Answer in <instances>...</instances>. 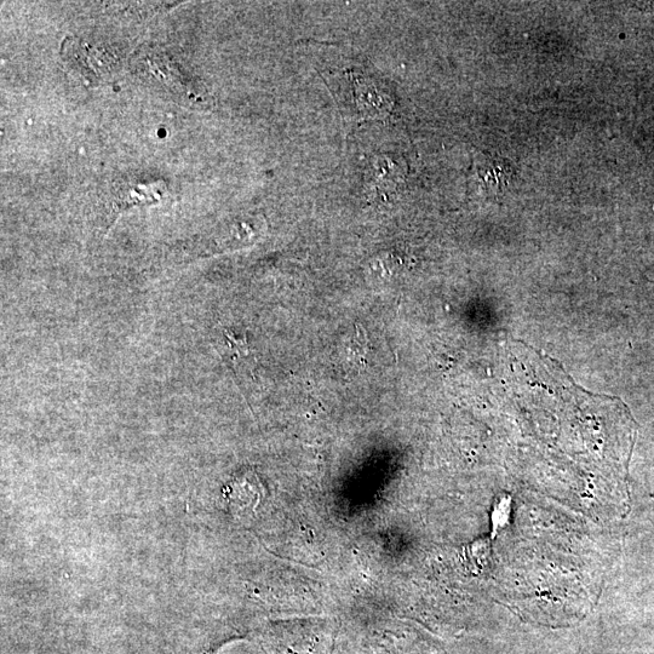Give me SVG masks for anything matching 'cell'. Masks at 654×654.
Segmentation results:
<instances>
[{
    "label": "cell",
    "instance_id": "cell-3",
    "mask_svg": "<svg viewBox=\"0 0 654 654\" xmlns=\"http://www.w3.org/2000/svg\"><path fill=\"white\" fill-rule=\"evenodd\" d=\"M404 179V168L397 158L388 154H377L370 160L369 187L376 194L387 195L397 191Z\"/></svg>",
    "mask_w": 654,
    "mask_h": 654
},
{
    "label": "cell",
    "instance_id": "cell-2",
    "mask_svg": "<svg viewBox=\"0 0 654 654\" xmlns=\"http://www.w3.org/2000/svg\"><path fill=\"white\" fill-rule=\"evenodd\" d=\"M62 49V53H65L66 59L72 62V66L91 82L97 78H105L108 72L113 70V59H106L102 51L79 43L76 39H72L71 43L66 40Z\"/></svg>",
    "mask_w": 654,
    "mask_h": 654
},
{
    "label": "cell",
    "instance_id": "cell-4",
    "mask_svg": "<svg viewBox=\"0 0 654 654\" xmlns=\"http://www.w3.org/2000/svg\"><path fill=\"white\" fill-rule=\"evenodd\" d=\"M366 346V337L355 332L348 348V355L353 363L357 365H363L365 363Z\"/></svg>",
    "mask_w": 654,
    "mask_h": 654
},
{
    "label": "cell",
    "instance_id": "cell-1",
    "mask_svg": "<svg viewBox=\"0 0 654 654\" xmlns=\"http://www.w3.org/2000/svg\"><path fill=\"white\" fill-rule=\"evenodd\" d=\"M334 94L344 119L354 123L366 119L384 120L392 114L395 102L390 91L374 77L353 71L334 77Z\"/></svg>",
    "mask_w": 654,
    "mask_h": 654
}]
</instances>
